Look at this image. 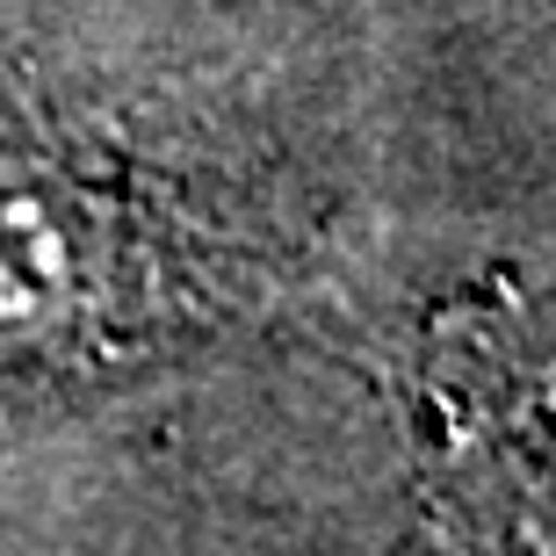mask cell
<instances>
[{
    "label": "cell",
    "instance_id": "cell-1",
    "mask_svg": "<svg viewBox=\"0 0 556 556\" xmlns=\"http://www.w3.org/2000/svg\"><path fill=\"white\" fill-rule=\"evenodd\" d=\"M80 210L59 181L0 174V340L59 318L80 282Z\"/></svg>",
    "mask_w": 556,
    "mask_h": 556
}]
</instances>
